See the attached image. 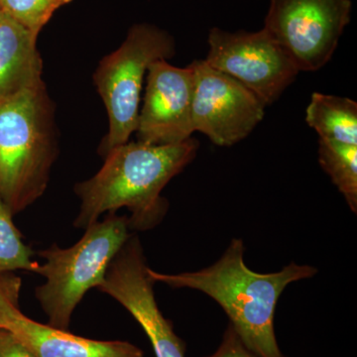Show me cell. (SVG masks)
<instances>
[{
	"instance_id": "obj_1",
	"label": "cell",
	"mask_w": 357,
	"mask_h": 357,
	"mask_svg": "<svg viewBox=\"0 0 357 357\" xmlns=\"http://www.w3.org/2000/svg\"><path fill=\"white\" fill-rule=\"evenodd\" d=\"M198 149L191 137L168 145L126 142L110 150L102 169L75 188L81 206L74 227L86 229L103 213L126 208L130 230L153 229L169 208L161 192L196 158Z\"/></svg>"
},
{
	"instance_id": "obj_2",
	"label": "cell",
	"mask_w": 357,
	"mask_h": 357,
	"mask_svg": "<svg viewBox=\"0 0 357 357\" xmlns=\"http://www.w3.org/2000/svg\"><path fill=\"white\" fill-rule=\"evenodd\" d=\"M243 241L234 238L215 264L195 272L164 274L148 269L151 280L169 287L199 291L215 301L244 345L257 357H285L277 342V303L294 282L310 279L317 268L291 262L274 273H257L244 262Z\"/></svg>"
},
{
	"instance_id": "obj_3",
	"label": "cell",
	"mask_w": 357,
	"mask_h": 357,
	"mask_svg": "<svg viewBox=\"0 0 357 357\" xmlns=\"http://www.w3.org/2000/svg\"><path fill=\"white\" fill-rule=\"evenodd\" d=\"M56 156L45 86L0 103V197L13 215L46 191Z\"/></svg>"
},
{
	"instance_id": "obj_4",
	"label": "cell",
	"mask_w": 357,
	"mask_h": 357,
	"mask_svg": "<svg viewBox=\"0 0 357 357\" xmlns=\"http://www.w3.org/2000/svg\"><path fill=\"white\" fill-rule=\"evenodd\" d=\"M131 234L128 217L109 213L102 222L86 227L83 237L70 248L53 244L40 251L45 262L36 273L46 281L36 288L35 297L49 326L69 330L77 305L89 290L102 285L110 262Z\"/></svg>"
},
{
	"instance_id": "obj_5",
	"label": "cell",
	"mask_w": 357,
	"mask_h": 357,
	"mask_svg": "<svg viewBox=\"0 0 357 357\" xmlns=\"http://www.w3.org/2000/svg\"><path fill=\"white\" fill-rule=\"evenodd\" d=\"M175 42L169 33L156 26L140 23L129 30L123 43L102 59L95 74V83L102 96L109 130L100 153L128 142L137 128L141 89L150 64L172 58Z\"/></svg>"
},
{
	"instance_id": "obj_6",
	"label": "cell",
	"mask_w": 357,
	"mask_h": 357,
	"mask_svg": "<svg viewBox=\"0 0 357 357\" xmlns=\"http://www.w3.org/2000/svg\"><path fill=\"white\" fill-rule=\"evenodd\" d=\"M351 0H270L264 29L299 72L330 62L351 22Z\"/></svg>"
},
{
	"instance_id": "obj_7",
	"label": "cell",
	"mask_w": 357,
	"mask_h": 357,
	"mask_svg": "<svg viewBox=\"0 0 357 357\" xmlns=\"http://www.w3.org/2000/svg\"><path fill=\"white\" fill-rule=\"evenodd\" d=\"M208 43L210 49L204 61L239 82L265 107L278 100L300 73L264 28L229 32L213 27Z\"/></svg>"
},
{
	"instance_id": "obj_8",
	"label": "cell",
	"mask_w": 357,
	"mask_h": 357,
	"mask_svg": "<svg viewBox=\"0 0 357 357\" xmlns=\"http://www.w3.org/2000/svg\"><path fill=\"white\" fill-rule=\"evenodd\" d=\"M192 126L213 144L231 146L248 137L262 121L265 105L249 89L213 69L204 60L195 61Z\"/></svg>"
},
{
	"instance_id": "obj_9",
	"label": "cell",
	"mask_w": 357,
	"mask_h": 357,
	"mask_svg": "<svg viewBox=\"0 0 357 357\" xmlns=\"http://www.w3.org/2000/svg\"><path fill=\"white\" fill-rule=\"evenodd\" d=\"M148 269L139 237L132 232L110 262L98 289L128 310L144 330L156 357H185L184 342L157 305Z\"/></svg>"
},
{
	"instance_id": "obj_10",
	"label": "cell",
	"mask_w": 357,
	"mask_h": 357,
	"mask_svg": "<svg viewBox=\"0 0 357 357\" xmlns=\"http://www.w3.org/2000/svg\"><path fill=\"white\" fill-rule=\"evenodd\" d=\"M195 72L192 66L178 68L167 60L150 64L144 102L135 132L139 142L176 144L191 138Z\"/></svg>"
},
{
	"instance_id": "obj_11",
	"label": "cell",
	"mask_w": 357,
	"mask_h": 357,
	"mask_svg": "<svg viewBox=\"0 0 357 357\" xmlns=\"http://www.w3.org/2000/svg\"><path fill=\"white\" fill-rule=\"evenodd\" d=\"M3 328L38 357H144L142 349L122 340H96L37 323L16 309Z\"/></svg>"
},
{
	"instance_id": "obj_12",
	"label": "cell",
	"mask_w": 357,
	"mask_h": 357,
	"mask_svg": "<svg viewBox=\"0 0 357 357\" xmlns=\"http://www.w3.org/2000/svg\"><path fill=\"white\" fill-rule=\"evenodd\" d=\"M37 37L0 9V103L44 86Z\"/></svg>"
},
{
	"instance_id": "obj_13",
	"label": "cell",
	"mask_w": 357,
	"mask_h": 357,
	"mask_svg": "<svg viewBox=\"0 0 357 357\" xmlns=\"http://www.w3.org/2000/svg\"><path fill=\"white\" fill-rule=\"evenodd\" d=\"M306 121L319 139L357 145V103L351 98L312 93Z\"/></svg>"
},
{
	"instance_id": "obj_14",
	"label": "cell",
	"mask_w": 357,
	"mask_h": 357,
	"mask_svg": "<svg viewBox=\"0 0 357 357\" xmlns=\"http://www.w3.org/2000/svg\"><path fill=\"white\" fill-rule=\"evenodd\" d=\"M319 162L351 210L357 211V145L319 139Z\"/></svg>"
},
{
	"instance_id": "obj_15",
	"label": "cell",
	"mask_w": 357,
	"mask_h": 357,
	"mask_svg": "<svg viewBox=\"0 0 357 357\" xmlns=\"http://www.w3.org/2000/svg\"><path fill=\"white\" fill-rule=\"evenodd\" d=\"M13 218V213L0 197V274L17 270L36 273L40 264L32 259L34 252L23 241Z\"/></svg>"
},
{
	"instance_id": "obj_16",
	"label": "cell",
	"mask_w": 357,
	"mask_h": 357,
	"mask_svg": "<svg viewBox=\"0 0 357 357\" xmlns=\"http://www.w3.org/2000/svg\"><path fill=\"white\" fill-rule=\"evenodd\" d=\"M72 0H0V9L38 35L53 14Z\"/></svg>"
},
{
	"instance_id": "obj_17",
	"label": "cell",
	"mask_w": 357,
	"mask_h": 357,
	"mask_svg": "<svg viewBox=\"0 0 357 357\" xmlns=\"http://www.w3.org/2000/svg\"><path fill=\"white\" fill-rule=\"evenodd\" d=\"M21 279L13 273L0 274V328L16 309H20Z\"/></svg>"
},
{
	"instance_id": "obj_18",
	"label": "cell",
	"mask_w": 357,
	"mask_h": 357,
	"mask_svg": "<svg viewBox=\"0 0 357 357\" xmlns=\"http://www.w3.org/2000/svg\"><path fill=\"white\" fill-rule=\"evenodd\" d=\"M206 357H257L244 345L231 325L227 326L217 351Z\"/></svg>"
},
{
	"instance_id": "obj_19",
	"label": "cell",
	"mask_w": 357,
	"mask_h": 357,
	"mask_svg": "<svg viewBox=\"0 0 357 357\" xmlns=\"http://www.w3.org/2000/svg\"><path fill=\"white\" fill-rule=\"evenodd\" d=\"M0 357H38L13 333L0 328Z\"/></svg>"
}]
</instances>
